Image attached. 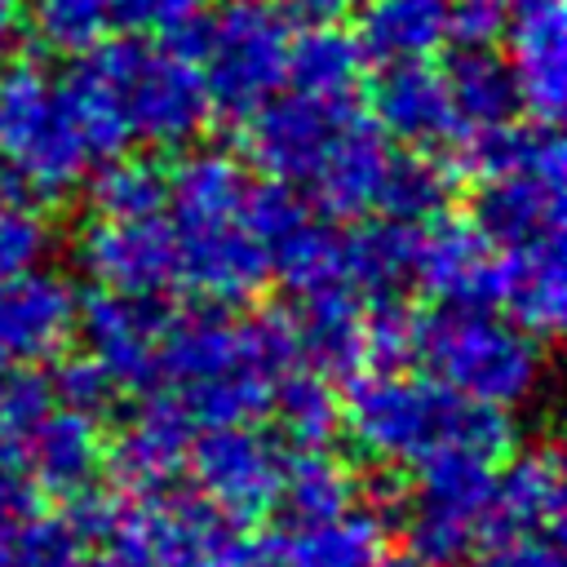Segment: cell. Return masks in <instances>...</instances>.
Returning <instances> with one entry per match:
<instances>
[{"label":"cell","instance_id":"obj_47","mask_svg":"<svg viewBox=\"0 0 567 567\" xmlns=\"http://www.w3.org/2000/svg\"><path fill=\"white\" fill-rule=\"evenodd\" d=\"M18 22H22V4H18V0H0V53L13 44Z\"/></svg>","mask_w":567,"mask_h":567},{"label":"cell","instance_id":"obj_12","mask_svg":"<svg viewBox=\"0 0 567 567\" xmlns=\"http://www.w3.org/2000/svg\"><path fill=\"white\" fill-rule=\"evenodd\" d=\"M75 266L115 292H164L177 279L173 226L151 217H93L75 239Z\"/></svg>","mask_w":567,"mask_h":567},{"label":"cell","instance_id":"obj_44","mask_svg":"<svg viewBox=\"0 0 567 567\" xmlns=\"http://www.w3.org/2000/svg\"><path fill=\"white\" fill-rule=\"evenodd\" d=\"M354 0H279V18L292 27H328L341 22Z\"/></svg>","mask_w":567,"mask_h":567},{"label":"cell","instance_id":"obj_43","mask_svg":"<svg viewBox=\"0 0 567 567\" xmlns=\"http://www.w3.org/2000/svg\"><path fill=\"white\" fill-rule=\"evenodd\" d=\"M514 0H447V22L461 44H496Z\"/></svg>","mask_w":567,"mask_h":567},{"label":"cell","instance_id":"obj_23","mask_svg":"<svg viewBox=\"0 0 567 567\" xmlns=\"http://www.w3.org/2000/svg\"><path fill=\"white\" fill-rule=\"evenodd\" d=\"M385 527L363 514L346 509L332 523L301 527L292 536H261L248 540V567H377L381 563Z\"/></svg>","mask_w":567,"mask_h":567},{"label":"cell","instance_id":"obj_50","mask_svg":"<svg viewBox=\"0 0 567 567\" xmlns=\"http://www.w3.org/2000/svg\"><path fill=\"white\" fill-rule=\"evenodd\" d=\"M4 182H9V177H0V186H4Z\"/></svg>","mask_w":567,"mask_h":567},{"label":"cell","instance_id":"obj_24","mask_svg":"<svg viewBox=\"0 0 567 567\" xmlns=\"http://www.w3.org/2000/svg\"><path fill=\"white\" fill-rule=\"evenodd\" d=\"M563 461L558 447L536 443L518 452L492 487V518L487 532H549L558 536L563 523Z\"/></svg>","mask_w":567,"mask_h":567},{"label":"cell","instance_id":"obj_3","mask_svg":"<svg viewBox=\"0 0 567 567\" xmlns=\"http://www.w3.org/2000/svg\"><path fill=\"white\" fill-rule=\"evenodd\" d=\"M412 363H425V372L461 399L514 408L540 385L545 350L536 332L518 328L496 310L439 306L416 323Z\"/></svg>","mask_w":567,"mask_h":567},{"label":"cell","instance_id":"obj_41","mask_svg":"<svg viewBox=\"0 0 567 567\" xmlns=\"http://www.w3.org/2000/svg\"><path fill=\"white\" fill-rule=\"evenodd\" d=\"M80 549L66 518H22L13 532V567H80Z\"/></svg>","mask_w":567,"mask_h":567},{"label":"cell","instance_id":"obj_11","mask_svg":"<svg viewBox=\"0 0 567 567\" xmlns=\"http://www.w3.org/2000/svg\"><path fill=\"white\" fill-rule=\"evenodd\" d=\"M350 115L354 102H319L306 93L270 97L244 120V151L275 182L306 186Z\"/></svg>","mask_w":567,"mask_h":567},{"label":"cell","instance_id":"obj_4","mask_svg":"<svg viewBox=\"0 0 567 567\" xmlns=\"http://www.w3.org/2000/svg\"><path fill=\"white\" fill-rule=\"evenodd\" d=\"M80 58L111 89L128 137H142L151 146H190L208 128L213 102L199 66L182 49L124 35L102 40Z\"/></svg>","mask_w":567,"mask_h":567},{"label":"cell","instance_id":"obj_32","mask_svg":"<svg viewBox=\"0 0 567 567\" xmlns=\"http://www.w3.org/2000/svg\"><path fill=\"white\" fill-rule=\"evenodd\" d=\"M456 173L447 159H439L434 151H403L385 159L381 186H377V204L385 217L408 221V226H425L434 217L447 213V204L456 199Z\"/></svg>","mask_w":567,"mask_h":567},{"label":"cell","instance_id":"obj_33","mask_svg":"<svg viewBox=\"0 0 567 567\" xmlns=\"http://www.w3.org/2000/svg\"><path fill=\"white\" fill-rule=\"evenodd\" d=\"M266 266H270V275L284 279V288L292 297L328 288V284H350L346 257H341V235L315 213H306L297 226H288L279 239L266 244Z\"/></svg>","mask_w":567,"mask_h":567},{"label":"cell","instance_id":"obj_31","mask_svg":"<svg viewBox=\"0 0 567 567\" xmlns=\"http://www.w3.org/2000/svg\"><path fill=\"white\" fill-rule=\"evenodd\" d=\"M93 217H151L168 204V168L142 151H111L84 173Z\"/></svg>","mask_w":567,"mask_h":567},{"label":"cell","instance_id":"obj_46","mask_svg":"<svg viewBox=\"0 0 567 567\" xmlns=\"http://www.w3.org/2000/svg\"><path fill=\"white\" fill-rule=\"evenodd\" d=\"M27 518V509H0V567H13V532Z\"/></svg>","mask_w":567,"mask_h":567},{"label":"cell","instance_id":"obj_40","mask_svg":"<svg viewBox=\"0 0 567 567\" xmlns=\"http://www.w3.org/2000/svg\"><path fill=\"white\" fill-rule=\"evenodd\" d=\"M213 0H106L111 27H124L142 40H173L190 22H199Z\"/></svg>","mask_w":567,"mask_h":567},{"label":"cell","instance_id":"obj_37","mask_svg":"<svg viewBox=\"0 0 567 567\" xmlns=\"http://www.w3.org/2000/svg\"><path fill=\"white\" fill-rule=\"evenodd\" d=\"M53 252V226L35 208V199H0V279L44 266Z\"/></svg>","mask_w":567,"mask_h":567},{"label":"cell","instance_id":"obj_14","mask_svg":"<svg viewBox=\"0 0 567 567\" xmlns=\"http://www.w3.org/2000/svg\"><path fill=\"white\" fill-rule=\"evenodd\" d=\"M439 306L452 310H496L501 257L474 230L470 217H434L421 226L416 244V279Z\"/></svg>","mask_w":567,"mask_h":567},{"label":"cell","instance_id":"obj_16","mask_svg":"<svg viewBox=\"0 0 567 567\" xmlns=\"http://www.w3.org/2000/svg\"><path fill=\"white\" fill-rule=\"evenodd\" d=\"M501 35H509V71L523 111L540 124H554L567 102V4L514 0Z\"/></svg>","mask_w":567,"mask_h":567},{"label":"cell","instance_id":"obj_28","mask_svg":"<svg viewBox=\"0 0 567 567\" xmlns=\"http://www.w3.org/2000/svg\"><path fill=\"white\" fill-rule=\"evenodd\" d=\"M363 49L354 31L328 22V27H301V35H288V62L284 80L292 93L319 97V102H354V89L363 80Z\"/></svg>","mask_w":567,"mask_h":567},{"label":"cell","instance_id":"obj_48","mask_svg":"<svg viewBox=\"0 0 567 567\" xmlns=\"http://www.w3.org/2000/svg\"><path fill=\"white\" fill-rule=\"evenodd\" d=\"M377 567H416V563H412L408 554H399V558H385V554H381V563H377Z\"/></svg>","mask_w":567,"mask_h":567},{"label":"cell","instance_id":"obj_18","mask_svg":"<svg viewBox=\"0 0 567 567\" xmlns=\"http://www.w3.org/2000/svg\"><path fill=\"white\" fill-rule=\"evenodd\" d=\"M13 465L22 470L31 492L44 496H75L89 483H97V470L106 465V439L102 421L71 412V408H49L13 447Z\"/></svg>","mask_w":567,"mask_h":567},{"label":"cell","instance_id":"obj_20","mask_svg":"<svg viewBox=\"0 0 567 567\" xmlns=\"http://www.w3.org/2000/svg\"><path fill=\"white\" fill-rule=\"evenodd\" d=\"M292 337H297V359L319 372V377H359L368 363L363 354V301L350 284H328L315 292L292 297Z\"/></svg>","mask_w":567,"mask_h":567},{"label":"cell","instance_id":"obj_15","mask_svg":"<svg viewBox=\"0 0 567 567\" xmlns=\"http://www.w3.org/2000/svg\"><path fill=\"white\" fill-rule=\"evenodd\" d=\"M75 288L49 270H22L0 279V363H44L58 359L75 337Z\"/></svg>","mask_w":567,"mask_h":567},{"label":"cell","instance_id":"obj_39","mask_svg":"<svg viewBox=\"0 0 567 567\" xmlns=\"http://www.w3.org/2000/svg\"><path fill=\"white\" fill-rule=\"evenodd\" d=\"M53 408L49 377H40L31 363H0V452L13 456L18 439Z\"/></svg>","mask_w":567,"mask_h":567},{"label":"cell","instance_id":"obj_49","mask_svg":"<svg viewBox=\"0 0 567 567\" xmlns=\"http://www.w3.org/2000/svg\"><path fill=\"white\" fill-rule=\"evenodd\" d=\"M252 4H270V9H279V0H252Z\"/></svg>","mask_w":567,"mask_h":567},{"label":"cell","instance_id":"obj_22","mask_svg":"<svg viewBox=\"0 0 567 567\" xmlns=\"http://www.w3.org/2000/svg\"><path fill=\"white\" fill-rule=\"evenodd\" d=\"M496 306H505V319H514L518 328H527V332H536V337L558 332L563 310H567L563 235L501 252Z\"/></svg>","mask_w":567,"mask_h":567},{"label":"cell","instance_id":"obj_29","mask_svg":"<svg viewBox=\"0 0 567 567\" xmlns=\"http://www.w3.org/2000/svg\"><path fill=\"white\" fill-rule=\"evenodd\" d=\"M443 84H447V97H452L456 120L465 128L501 124V120H514L523 111L509 58H501L496 44H461V49H452V58L443 66Z\"/></svg>","mask_w":567,"mask_h":567},{"label":"cell","instance_id":"obj_34","mask_svg":"<svg viewBox=\"0 0 567 567\" xmlns=\"http://www.w3.org/2000/svg\"><path fill=\"white\" fill-rule=\"evenodd\" d=\"M266 412H275V425H279L284 443H292V452L297 447H328V439L341 425L337 390L328 385V377H319V372H310L301 363L288 368L275 381Z\"/></svg>","mask_w":567,"mask_h":567},{"label":"cell","instance_id":"obj_5","mask_svg":"<svg viewBox=\"0 0 567 567\" xmlns=\"http://www.w3.org/2000/svg\"><path fill=\"white\" fill-rule=\"evenodd\" d=\"M173 49H182L199 66L213 115L248 120L284 89L288 22L270 4L230 0L173 35Z\"/></svg>","mask_w":567,"mask_h":567},{"label":"cell","instance_id":"obj_25","mask_svg":"<svg viewBox=\"0 0 567 567\" xmlns=\"http://www.w3.org/2000/svg\"><path fill=\"white\" fill-rule=\"evenodd\" d=\"M354 40L368 62H430L447 40V0H363L354 13Z\"/></svg>","mask_w":567,"mask_h":567},{"label":"cell","instance_id":"obj_1","mask_svg":"<svg viewBox=\"0 0 567 567\" xmlns=\"http://www.w3.org/2000/svg\"><path fill=\"white\" fill-rule=\"evenodd\" d=\"M341 421L381 465H421L443 447H474L501 461L514 443V421L505 408L461 399L434 377H408L403 368L350 377Z\"/></svg>","mask_w":567,"mask_h":567},{"label":"cell","instance_id":"obj_27","mask_svg":"<svg viewBox=\"0 0 567 567\" xmlns=\"http://www.w3.org/2000/svg\"><path fill=\"white\" fill-rule=\"evenodd\" d=\"M354 501H359V478L350 474V465L341 456H332L323 447H297L279 470L270 509L284 518V527L301 532V527L341 518Z\"/></svg>","mask_w":567,"mask_h":567},{"label":"cell","instance_id":"obj_42","mask_svg":"<svg viewBox=\"0 0 567 567\" xmlns=\"http://www.w3.org/2000/svg\"><path fill=\"white\" fill-rule=\"evenodd\" d=\"M474 567H563V549L549 532H492Z\"/></svg>","mask_w":567,"mask_h":567},{"label":"cell","instance_id":"obj_8","mask_svg":"<svg viewBox=\"0 0 567 567\" xmlns=\"http://www.w3.org/2000/svg\"><path fill=\"white\" fill-rule=\"evenodd\" d=\"M186 465L195 492L208 505H217L235 523H252L275 505L284 456L275 439L252 430V421H239V425H208L204 434H195Z\"/></svg>","mask_w":567,"mask_h":567},{"label":"cell","instance_id":"obj_6","mask_svg":"<svg viewBox=\"0 0 567 567\" xmlns=\"http://www.w3.org/2000/svg\"><path fill=\"white\" fill-rule=\"evenodd\" d=\"M496 461L474 447H443L421 461L408 492L403 540L416 567H465L487 536Z\"/></svg>","mask_w":567,"mask_h":567},{"label":"cell","instance_id":"obj_30","mask_svg":"<svg viewBox=\"0 0 567 567\" xmlns=\"http://www.w3.org/2000/svg\"><path fill=\"white\" fill-rule=\"evenodd\" d=\"M465 173L474 177H501V173H545V177H563V142L554 133V124H483L470 128L465 137Z\"/></svg>","mask_w":567,"mask_h":567},{"label":"cell","instance_id":"obj_21","mask_svg":"<svg viewBox=\"0 0 567 567\" xmlns=\"http://www.w3.org/2000/svg\"><path fill=\"white\" fill-rule=\"evenodd\" d=\"M385 159H390V146H385L381 128L354 111L341 124V133L332 137V146L323 151V159L310 173L306 190H310V199L319 204L323 217L354 221L377 204V186H381Z\"/></svg>","mask_w":567,"mask_h":567},{"label":"cell","instance_id":"obj_45","mask_svg":"<svg viewBox=\"0 0 567 567\" xmlns=\"http://www.w3.org/2000/svg\"><path fill=\"white\" fill-rule=\"evenodd\" d=\"M0 509H31V487L9 452H0Z\"/></svg>","mask_w":567,"mask_h":567},{"label":"cell","instance_id":"obj_10","mask_svg":"<svg viewBox=\"0 0 567 567\" xmlns=\"http://www.w3.org/2000/svg\"><path fill=\"white\" fill-rule=\"evenodd\" d=\"M173 306L164 292H115L97 288L84 310L75 315V328L89 346V354L128 390H159V350L164 332L173 323Z\"/></svg>","mask_w":567,"mask_h":567},{"label":"cell","instance_id":"obj_26","mask_svg":"<svg viewBox=\"0 0 567 567\" xmlns=\"http://www.w3.org/2000/svg\"><path fill=\"white\" fill-rule=\"evenodd\" d=\"M416 244L421 226L394 221V217H354V226L341 235L346 279L359 297H403L416 279Z\"/></svg>","mask_w":567,"mask_h":567},{"label":"cell","instance_id":"obj_17","mask_svg":"<svg viewBox=\"0 0 567 567\" xmlns=\"http://www.w3.org/2000/svg\"><path fill=\"white\" fill-rule=\"evenodd\" d=\"M368 106L381 137H394L408 151H434L465 133L447 97L443 71H434L430 62H390L372 80Z\"/></svg>","mask_w":567,"mask_h":567},{"label":"cell","instance_id":"obj_38","mask_svg":"<svg viewBox=\"0 0 567 567\" xmlns=\"http://www.w3.org/2000/svg\"><path fill=\"white\" fill-rule=\"evenodd\" d=\"M120 390H124V385H120L89 350L58 359V368H53V377H49L53 403H58V408H71V412H84V416H93V421H102V416L115 408Z\"/></svg>","mask_w":567,"mask_h":567},{"label":"cell","instance_id":"obj_9","mask_svg":"<svg viewBox=\"0 0 567 567\" xmlns=\"http://www.w3.org/2000/svg\"><path fill=\"white\" fill-rule=\"evenodd\" d=\"M177 244V279L208 306H244L252 301L266 279V252L244 226L239 213H204V217H173Z\"/></svg>","mask_w":567,"mask_h":567},{"label":"cell","instance_id":"obj_7","mask_svg":"<svg viewBox=\"0 0 567 567\" xmlns=\"http://www.w3.org/2000/svg\"><path fill=\"white\" fill-rule=\"evenodd\" d=\"M102 549L120 567H248V536L199 492H159L124 505Z\"/></svg>","mask_w":567,"mask_h":567},{"label":"cell","instance_id":"obj_19","mask_svg":"<svg viewBox=\"0 0 567 567\" xmlns=\"http://www.w3.org/2000/svg\"><path fill=\"white\" fill-rule=\"evenodd\" d=\"M470 221L492 248H523L563 235V177L501 173L483 177L470 199Z\"/></svg>","mask_w":567,"mask_h":567},{"label":"cell","instance_id":"obj_2","mask_svg":"<svg viewBox=\"0 0 567 567\" xmlns=\"http://www.w3.org/2000/svg\"><path fill=\"white\" fill-rule=\"evenodd\" d=\"M0 155L9 164V186L44 204L71 195L97 164L66 80L31 58L0 71Z\"/></svg>","mask_w":567,"mask_h":567},{"label":"cell","instance_id":"obj_35","mask_svg":"<svg viewBox=\"0 0 567 567\" xmlns=\"http://www.w3.org/2000/svg\"><path fill=\"white\" fill-rule=\"evenodd\" d=\"M27 18H31L35 40L62 58L89 53L93 44L106 40V27H111L106 0H31Z\"/></svg>","mask_w":567,"mask_h":567},{"label":"cell","instance_id":"obj_36","mask_svg":"<svg viewBox=\"0 0 567 567\" xmlns=\"http://www.w3.org/2000/svg\"><path fill=\"white\" fill-rule=\"evenodd\" d=\"M416 323L421 315L403 297H377L363 315V354L377 372H399L416 354Z\"/></svg>","mask_w":567,"mask_h":567},{"label":"cell","instance_id":"obj_13","mask_svg":"<svg viewBox=\"0 0 567 567\" xmlns=\"http://www.w3.org/2000/svg\"><path fill=\"white\" fill-rule=\"evenodd\" d=\"M190 439H195V421L182 408V399L164 390H146V399L124 416L115 443L106 447L111 474L120 478L124 492L159 496L182 474Z\"/></svg>","mask_w":567,"mask_h":567}]
</instances>
